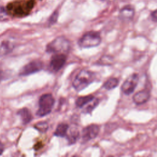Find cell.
Here are the masks:
<instances>
[{"instance_id": "obj_4", "label": "cell", "mask_w": 157, "mask_h": 157, "mask_svg": "<svg viewBox=\"0 0 157 157\" xmlns=\"http://www.w3.org/2000/svg\"><path fill=\"white\" fill-rule=\"evenodd\" d=\"M69 48V41L63 37H58L46 46V52L49 53H63L67 52Z\"/></svg>"}, {"instance_id": "obj_6", "label": "cell", "mask_w": 157, "mask_h": 157, "mask_svg": "<svg viewBox=\"0 0 157 157\" xmlns=\"http://www.w3.org/2000/svg\"><path fill=\"white\" fill-rule=\"evenodd\" d=\"M139 81V75L136 73L130 75L121 86V91L126 95H130L134 91Z\"/></svg>"}, {"instance_id": "obj_13", "label": "cell", "mask_w": 157, "mask_h": 157, "mask_svg": "<svg viewBox=\"0 0 157 157\" xmlns=\"http://www.w3.org/2000/svg\"><path fill=\"white\" fill-rule=\"evenodd\" d=\"M12 49L13 45L9 41H4L2 42L0 45V58L3 57L9 53Z\"/></svg>"}, {"instance_id": "obj_14", "label": "cell", "mask_w": 157, "mask_h": 157, "mask_svg": "<svg viewBox=\"0 0 157 157\" xmlns=\"http://www.w3.org/2000/svg\"><path fill=\"white\" fill-rule=\"evenodd\" d=\"M69 129V126L65 123H61L58 125L54 135L57 137H65L67 135V130Z\"/></svg>"}, {"instance_id": "obj_3", "label": "cell", "mask_w": 157, "mask_h": 157, "mask_svg": "<svg viewBox=\"0 0 157 157\" xmlns=\"http://www.w3.org/2000/svg\"><path fill=\"white\" fill-rule=\"evenodd\" d=\"M101 42V37L98 32L89 31L80 39L78 45L82 48H88L97 47Z\"/></svg>"}, {"instance_id": "obj_24", "label": "cell", "mask_w": 157, "mask_h": 157, "mask_svg": "<svg viewBox=\"0 0 157 157\" xmlns=\"http://www.w3.org/2000/svg\"><path fill=\"white\" fill-rule=\"evenodd\" d=\"M3 151H4V146H3L2 144L0 142V155L2 153Z\"/></svg>"}, {"instance_id": "obj_19", "label": "cell", "mask_w": 157, "mask_h": 157, "mask_svg": "<svg viewBox=\"0 0 157 157\" xmlns=\"http://www.w3.org/2000/svg\"><path fill=\"white\" fill-rule=\"evenodd\" d=\"M113 58L111 56L109 55H104L101 58H100L99 61V64L101 65H105V66H109L112 65L113 64Z\"/></svg>"}, {"instance_id": "obj_23", "label": "cell", "mask_w": 157, "mask_h": 157, "mask_svg": "<svg viewBox=\"0 0 157 157\" xmlns=\"http://www.w3.org/2000/svg\"><path fill=\"white\" fill-rule=\"evenodd\" d=\"M150 17L153 21L157 23V9H156L151 12Z\"/></svg>"}, {"instance_id": "obj_9", "label": "cell", "mask_w": 157, "mask_h": 157, "mask_svg": "<svg viewBox=\"0 0 157 157\" xmlns=\"http://www.w3.org/2000/svg\"><path fill=\"white\" fill-rule=\"evenodd\" d=\"M66 56L63 53L55 54L51 58L50 61V67L54 71L57 72L60 70L66 63Z\"/></svg>"}, {"instance_id": "obj_2", "label": "cell", "mask_w": 157, "mask_h": 157, "mask_svg": "<svg viewBox=\"0 0 157 157\" xmlns=\"http://www.w3.org/2000/svg\"><path fill=\"white\" fill-rule=\"evenodd\" d=\"M34 4V0H29L26 2H15L8 5L7 9L9 12L15 17H23L28 14Z\"/></svg>"}, {"instance_id": "obj_8", "label": "cell", "mask_w": 157, "mask_h": 157, "mask_svg": "<svg viewBox=\"0 0 157 157\" xmlns=\"http://www.w3.org/2000/svg\"><path fill=\"white\" fill-rule=\"evenodd\" d=\"M99 132V127L97 124H91L85 127L82 133L83 142H86L97 137Z\"/></svg>"}, {"instance_id": "obj_17", "label": "cell", "mask_w": 157, "mask_h": 157, "mask_svg": "<svg viewBox=\"0 0 157 157\" xmlns=\"http://www.w3.org/2000/svg\"><path fill=\"white\" fill-rule=\"evenodd\" d=\"M67 139L68 140L69 144H74L79 137V132L77 130H71L70 133L67 135H66Z\"/></svg>"}, {"instance_id": "obj_1", "label": "cell", "mask_w": 157, "mask_h": 157, "mask_svg": "<svg viewBox=\"0 0 157 157\" xmlns=\"http://www.w3.org/2000/svg\"><path fill=\"white\" fill-rule=\"evenodd\" d=\"M95 74L94 72L83 69L75 77L73 81V86L77 91H81L93 83L95 80Z\"/></svg>"}, {"instance_id": "obj_22", "label": "cell", "mask_w": 157, "mask_h": 157, "mask_svg": "<svg viewBox=\"0 0 157 157\" xmlns=\"http://www.w3.org/2000/svg\"><path fill=\"white\" fill-rule=\"evenodd\" d=\"M58 18V12L55 11L54 12L52 15L50 16V17L48 19V23L50 25H53L57 21Z\"/></svg>"}, {"instance_id": "obj_21", "label": "cell", "mask_w": 157, "mask_h": 157, "mask_svg": "<svg viewBox=\"0 0 157 157\" xmlns=\"http://www.w3.org/2000/svg\"><path fill=\"white\" fill-rule=\"evenodd\" d=\"M7 10L3 6H0V21L5 20L7 18Z\"/></svg>"}, {"instance_id": "obj_5", "label": "cell", "mask_w": 157, "mask_h": 157, "mask_svg": "<svg viewBox=\"0 0 157 157\" xmlns=\"http://www.w3.org/2000/svg\"><path fill=\"white\" fill-rule=\"evenodd\" d=\"M55 104V99L51 94H44L40 96L39 101V109L37 115L44 117L49 114Z\"/></svg>"}, {"instance_id": "obj_12", "label": "cell", "mask_w": 157, "mask_h": 157, "mask_svg": "<svg viewBox=\"0 0 157 157\" xmlns=\"http://www.w3.org/2000/svg\"><path fill=\"white\" fill-rule=\"evenodd\" d=\"M17 114L20 116L22 123L24 124L29 123L32 120V115L28 108H23L18 110Z\"/></svg>"}, {"instance_id": "obj_11", "label": "cell", "mask_w": 157, "mask_h": 157, "mask_svg": "<svg viewBox=\"0 0 157 157\" xmlns=\"http://www.w3.org/2000/svg\"><path fill=\"white\" fill-rule=\"evenodd\" d=\"M135 14L134 7L131 5L125 6L121 9L118 14V18L122 21L131 20Z\"/></svg>"}, {"instance_id": "obj_20", "label": "cell", "mask_w": 157, "mask_h": 157, "mask_svg": "<svg viewBox=\"0 0 157 157\" xmlns=\"http://www.w3.org/2000/svg\"><path fill=\"white\" fill-rule=\"evenodd\" d=\"M48 128V124L47 122H45V121L39 122L34 125V128L42 133L45 132L47 131Z\"/></svg>"}, {"instance_id": "obj_10", "label": "cell", "mask_w": 157, "mask_h": 157, "mask_svg": "<svg viewBox=\"0 0 157 157\" xmlns=\"http://www.w3.org/2000/svg\"><path fill=\"white\" fill-rule=\"evenodd\" d=\"M150 98V91L148 89H144L137 91L133 95L132 101L136 105H142L146 103Z\"/></svg>"}, {"instance_id": "obj_7", "label": "cell", "mask_w": 157, "mask_h": 157, "mask_svg": "<svg viewBox=\"0 0 157 157\" xmlns=\"http://www.w3.org/2000/svg\"><path fill=\"white\" fill-rule=\"evenodd\" d=\"M44 64L41 61L34 60L24 66L20 71V75L26 76L37 72L42 70Z\"/></svg>"}, {"instance_id": "obj_18", "label": "cell", "mask_w": 157, "mask_h": 157, "mask_svg": "<svg viewBox=\"0 0 157 157\" xmlns=\"http://www.w3.org/2000/svg\"><path fill=\"white\" fill-rule=\"evenodd\" d=\"M99 104V99L94 98L91 102H90L87 105V106L86 107L85 109V112L86 113H91L93 109L98 105Z\"/></svg>"}, {"instance_id": "obj_25", "label": "cell", "mask_w": 157, "mask_h": 157, "mask_svg": "<svg viewBox=\"0 0 157 157\" xmlns=\"http://www.w3.org/2000/svg\"><path fill=\"white\" fill-rule=\"evenodd\" d=\"M2 77H3V72H2V71L0 70V82L2 80Z\"/></svg>"}, {"instance_id": "obj_15", "label": "cell", "mask_w": 157, "mask_h": 157, "mask_svg": "<svg viewBox=\"0 0 157 157\" xmlns=\"http://www.w3.org/2000/svg\"><path fill=\"white\" fill-rule=\"evenodd\" d=\"M94 98V97L93 95H88V96H82V97H79L76 102H75V104L78 107H83L85 105H86V104H88L90 102H91L93 99Z\"/></svg>"}, {"instance_id": "obj_16", "label": "cell", "mask_w": 157, "mask_h": 157, "mask_svg": "<svg viewBox=\"0 0 157 157\" xmlns=\"http://www.w3.org/2000/svg\"><path fill=\"white\" fill-rule=\"evenodd\" d=\"M118 83L119 80L117 78L112 77L109 78L104 82L103 87L107 90H110L116 88L118 85Z\"/></svg>"}]
</instances>
